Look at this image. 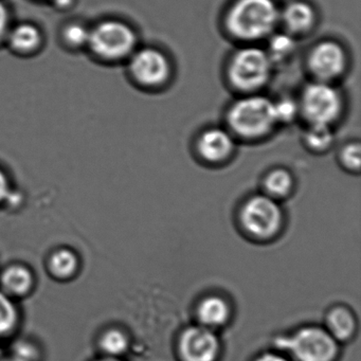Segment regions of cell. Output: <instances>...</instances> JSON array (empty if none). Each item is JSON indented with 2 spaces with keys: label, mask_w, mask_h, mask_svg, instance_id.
<instances>
[{
  "label": "cell",
  "mask_w": 361,
  "mask_h": 361,
  "mask_svg": "<svg viewBox=\"0 0 361 361\" xmlns=\"http://www.w3.org/2000/svg\"><path fill=\"white\" fill-rule=\"evenodd\" d=\"M280 25V8L274 0H235L226 13L228 35L245 44L267 39Z\"/></svg>",
  "instance_id": "1"
},
{
  "label": "cell",
  "mask_w": 361,
  "mask_h": 361,
  "mask_svg": "<svg viewBox=\"0 0 361 361\" xmlns=\"http://www.w3.org/2000/svg\"><path fill=\"white\" fill-rule=\"evenodd\" d=\"M226 123L235 139L257 141L266 138L278 126L274 100L259 94H244L228 107Z\"/></svg>",
  "instance_id": "2"
},
{
  "label": "cell",
  "mask_w": 361,
  "mask_h": 361,
  "mask_svg": "<svg viewBox=\"0 0 361 361\" xmlns=\"http://www.w3.org/2000/svg\"><path fill=\"white\" fill-rule=\"evenodd\" d=\"M272 348L284 353L293 361H338L342 345L323 325L307 323L276 335Z\"/></svg>",
  "instance_id": "3"
},
{
  "label": "cell",
  "mask_w": 361,
  "mask_h": 361,
  "mask_svg": "<svg viewBox=\"0 0 361 361\" xmlns=\"http://www.w3.org/2000/svg\"><path fill=\"white\" fill-rule=\"evenodd\" d=\"M236 223L245 238L266 244L276 240L284 231L285 213L281 202L262 192L242 202L236 213Z\"/></svg>",
  "instance_id": "4"
},
{
  "label": "cell",
  "mask_w": 361,
  "mask_h": 361,
  "mask_svg": "<svg viewBox=\"0 0 361 361\" xmlns=\"http://www.w3.org/2000/svg\"><path fill=\"white\" fill-rule=\"evenodd\" d=\"M274 67L266 50L250 44L236 50L230 58L228 82L242 94H257L269 82Z\"/></svg>",
  "instance_id": "5"
},
{
  "label": "cell",
  "mask_w": 361,
  "mask_h": 361,
  "mask_svg": "<svg viewBox=\"0 0 361 361\" xmlns=\"http://www.w3.org/2000/svg\"><path fill=\"white\" fill-rule=\"evenodd\" d=\"M88 49L105 62L128 61L138 48V35L123 20H101L90 28Z\"/></svg>",
  "instance_id": "6"
},
{
  "label": "cell",
  "mask_w": 361,
  "mask_h": 361,
  "mask_svg": "<svg viewBox=\"0 0 361 361\" xmlns=\"http://www.w3.org/2000/svg\"><path fill=\"white\" fill-rule=\"evenodd\" d=\"M300 116L307 126H326L333 128L344 111L342 92L334 83L314 81L305 85L298 100Z\"/></svg>",
  "instance_id": "7"
},
{
  "label": "cell",
  "mask_w": 361,
  "mask_h": 361,
  "mask_svg": "<svg viewBox=\"0 0 361 361\" xmlns=\"http://www.w3.org/2000/svg\"><path fill=\"white\" fill-rule=\"evenodd\" d=\"M223 350L219 331L198 323L185 325L175 337L174 353L178 361H219Z\"/></svg>",
  "instance_id": "8"
},
{
  "label": "cell",
  "mask_w": 361,
  "mask_h": 361,
  "mask_svg": "<svg viewBox=\"0 0 361 361\" xmlns=\"http://www.w3.org/2000/svg\"><path fill=\"white\" fill-rule=\"evenodd\" d=\"M128 64L133 81L147 90L164 87L172 77V63L158 48H137L128 59Z\"/></svg>",
  "instance_id": "9"
},
{
  "label": "cell",
  "mask_w": 361,
  "mask_h": 361,
  "mask_svg": "<svg viewBox=\"0 0 361 361\" xmlns=\"http://www.w3.org/2000/svg\"><path fill=\"white\" fill-rule=\"evenodd\" d=\"M306 64L316 81L335 83L346 73L348 56L341 44L326 39L310 49Z\"/></svg>",
  "instance_id": "10"
},
{
  "label": "cell",
  "mask_w": 361,
  "mask_h": 361,
  "mask_svg": "<svg viewBox=\"0 0 361 361\" xmlns=\"http://www.w3.org/2000/svg\"><path fill=\"white\" fill-rule=\"evenodd\" d=\"M233 314V305L223 293H204L194 304V322L219 333L231 323Z\"/></svg>",
  "instance_id": "11"
},
{
  "label": "cell",
  "mask_w": 361,
  "mask_h": 361,
  "mask_svg": "<svg viewBox=\"0 0 361 361\" xmlns=\"http://www.w3.org/2000/svg\"><path fill=\"white\" fill-rule=\"evenodd\" d=\"M236 139L227 128H208L196 139L195 147L202 161L221 164L232 157L235 151Z\"/></svg>",
  "instance_id": "12"
},
{
  "label": "cell",
  "mask_w": 361,
  "mask_h": 361,
  "mask_svg": "<svg viewBox=\"0 0 361 361\" xmlns=\"http://www.w3.org/2000/svg\"><path fill=\"white\" fill-rule=\"evenodd\" d=\"M37 284L35 271L26 264L16 262L0 270V290L16 301L30 297Z\"/></svg>",
  "instance_id": "13"
},
{
  "label": "cell",
  "mask_w": 361,
  "mask_h": 361,
  "mask_svg": "<svg viewBox=\"0 0 361 361\" xmlns=\"http://www.w3.org/2000/svg\"><path fill=\"white\" fill-rule=\"evenodd\" d=\"M323 326L338 343H348L358 333V319L350 306L337 303L325 312Z\"/></svg>",
  "instance_id": "14"
},
{
  "label": "cell",
  "mask_w": 361,
  "mask_h": 361,
  "mask_svg": "<svg viewBox=\"0 0 361 361\" xmlns=\"http://www.w3.org/2000/svg\"><path fill=\"white\" fill-rule=\"evenodd\" d=\"M317 13L307 1L293 0L280 9V24L293 37L308 35L316 26Z\"/></svg>",
  "instance_id": "15"
},
{
  "label": "cell",
  "mask_w": 361,
  "mask_h": 361,
  "mask_svg": "<svg viewBox=\"0 0 361 361\" xmlns=\"http://www.w3.org/2000/svg\"><path fill=\"white\" fill-rule=\"evenodd\" d=\"M82 259L78 251L71 247L54 249L46 259L48 274L59 282H69L81 272Z\"/></svg>",
  "instance_id": "16"
},
{
  "label": "cell",
  "mask_w": 361,
  "mask_h": 361,
  "mask_svg": "<svg viewBox=\"0 0 361 361\" xmlns=\"http://www.w3.org/2000/svg\"><path fill=\"white\" fill-rule=\"evenodd\" d=\"M43 33L32 23L12 25L5 39V44L16 54L29 56L35 54L43 44Z\"/></svg>",
  "instance_id": "17"
},
{
  "label": "cell",
  "mask_w": 361,
  "mask_h": 361,
  "mask_svg": "<svg viewBox=\"0 0 361 361\" xmlns=\"http://www.w3.org/2000/svg\"><path fill=\"white\" fill-rule=\"evenodd\" d=\"M133 337L122 325H109L101 331L97 340L99 354L102 356L124 358L132 350Z\"/></svg>",
  "instance_id": "18"
},
{
  "label": "cell",
  "mask_w": 361,
  "mask_h": 361,
  "mask_svg": "<svg viewBox=\"0 0 361 361\" xmlns=\"http://www.w3.org/2000/svg\"><path fill=\"white\" fill-rule=\"evenodd\" d=\"M295 189V179L286 169L276 168L270 171L263 180V193L274 200H286Z\"/></svg>",
  "instance_id": "19"
},
{
  "label": "cell",
  "mask_w": 361,
  "mask_h": 361,
  "mask_svg": "<svg viewBox=\"0 0 361 361\" xmlns=\"http://www.w3.org/2000/svg\"><path fill=\"white\" fill-rule=\"evenodd\" d=\"M22 322L18 301L0 290V341L16 335Z\"/></svg>",
  "instance_id": "20"
},
{
  "label": "cell",
  "mask_w": 361,
  "mask_h": 361,
  "mask_svg": "<svg viewBox=\"0 0 361 361\" xmlns=\"http://www.w3.org/2000/svg\"><path fill=\"white\" fill-rule=\"evenodd\" d=\"M297 37L287 32H274L267 39L266 52L272 64H282L293 58L297 50Z\"/></svg>",
  "instance_id": "21"
},
{
  "label": "cell",
  "mask_w": 361,
  "mask_h": 361,
  "mask_svg": "<svg viewBox=\"0 0 361 361\" xmlns=\"http://www.w3.org/2000/svg\"><path fill=\"white\" fill-rule=\"evenodd\" d=\"M335 141L333 128L326 126H307L303 134V143L310 152L322 154L333 147Z\"/></svg>",
  "instance_id": "22"
},
{
  "label": "cell",
  "mask_w": 361,
  "mask_h": 361,
  "mask_svg": "<svg viewBox=\"0 0 361 361\" xmlns=\"http://www.w3.org/2000/svg\"><path fill=\"white\" fill-rule=\"evenodd\" d=\"M90 28L82 23H71L63 30V39L71 48L87 47Z\"/></svg>",
  "instance_id": "23"
},
{
  "label": "cell",
  "mask_w": 361,
  "mask_h": 361,
  "mask_svg": "<svg viewBox=\"0 0 361 361\" xmlns=\"http://www.w3.org/2000/svg\"><path fill=\"white\" fill-rule=\"evenodd\" d=\"M274 105L278 126L291 123L300 116L298 100H293L291 98H280L274 101Z\"/></svg>",
  "instance_id": "24"
},
{
  "label": "cell",
  "mask_w": 361,
  "mask_h": 361,
  "mask_svg": "<svg viewBox=\"0 0 361 361\" xmlns=\"http://www.w3.org/2000/svg\"><path fill=\"white\" fill-rule=\"evenodd\" d=\"M360 145L359 142H348L340 149L339 162L346 171L358 173L360 170Z\"/></svg>",
  "instance_id": "25"
},
{
  "label": "cell",
  "mask_w": 361,
  "mask_h": 361,
  "mask_svg": "<svg viewBox=\"0 0 361 361\" xmlns=\"http://www.w3.org/2000/svg\"><path fill=\"white\" fill-rule=\"evenodd\" d=\"M8 353L23 361H41L39 345L29 340H18Z\"/></svg>",
  "instance_id": "26"
},
{
  "label": "cell",
  "mask_w": 361,
  "mask_h": 361,
  "mask_svg": "<svg viewBox=\"0 0 361 361\" xmlns=\"http://www.w3.org/2000/svg\"><path fill=\"white\" fill-rule=\"evenodd\" d=\"M11 16L7 6L0 0V44L5 43L8 32L11 28Z\"/></svg>",
  "instance_id": "27"
},
{
  "label": "cell",
  "mask_w": 361,
  "mask_h": 361,
  "mask_svg": "<svg viewBox=\"0 0 361 361\" xmlns=\"http://www.w3.org/2000/svg\"><path fill=\"white\" fill-rule=\"evenodd\" d=\"M251 361H293L286 354L276 350V348H270V350H262L257 353L253 357Z\"/></svg>",
  "instance_id": "28"
},
{
  "label": "cell",
  "mask_w": 361,
  "mask_h": 361,
  "mask_svg": "<svg viewBox=\"0 0 361 361\" xmlns=\"http://www.w3.org/2000/svg\"><path fill=\"white\" fill-rule=\"evenodd\" d=\"M12 191H13V187L9 176L3 169L0 168V206H5Z\"/></svg>",
  "instance_id": "29"
},
{
  "label": "cell",
  "mask_w": 361,
  "mask_h": 361,
  "mask_svg": "<svg viewBox=\"0 0 361 361\" xmlns=\"http://www.w3.org/2000/svg\"><path fill=\"white\" fill-rule=\"evenodd\" d=\"M92 361H126L124 358H115V357H107L102 356V355H99V357H97L96 359Z\"/></svg>",
  "instance_id": "30"
},
{
  "label": "cell",
  "mask_w": 361,
  "mask_h": 361,
  "mask_svg": "<svg viewBox=\"0 0 361 361\" xmlns=\"http://www.w3.org/2000/svg\"><path fill=\"white\" fill-rule=\"evenodd\" d=\"M3 361H23L20 360V359L16 358V357L12 356L11 354H9V353L7 352V354H6L5 358H4Z\"/></svg>",
  "instance_id": "31"
},
{
  "label": "cell",
  "mask_w": 361,
  "mask_h": 361,
  "mask_svg": "<svg viewBox=\"0 0 361 361\" xmlns=\"http://www.w3.org/2000/svg\"><path fill=\"white\" fill-rule=\"evenodd\" d=\"M6 354H7V352H6L5 348L0 345V361L4 360V358L6 357Z\"/></svg>",
  "instance_id": "32"
}]
</instances>
